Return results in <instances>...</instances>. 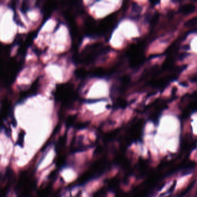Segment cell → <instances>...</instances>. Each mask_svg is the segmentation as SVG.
Returning a JSON list of instances; mask_svg holds the SVG:
<instances>
[{"label": "cell", "instance_id": "obj_1", "mask_svg": "<svg viewBox=\"0 0 197 197\" xmlns=\"http://www.w3.org/2000/svg\"><path fill=\"white\" fill-rule=\"evenodd\" d=\"M118 20L117 13H113L101 19L96 25V35L106 36L110 34L116 27Z\"/></svg>", "mask_w": 197, "mask_h": 197}, {"label": "cell", "instance_id": "obj_7", "mask_svg": "<svg viewBox=\"0 0 197 197\" xmlns=\"http://www.w3.org/2000/svg\"><path fill=\"white\" fill-rule=\"evenodd\" d=\"M197 17H195L191 19L190 20H188V21H186L185 23V26L187 27H192L197 25Z\"/></svg>", "mask_w": 197, "mask_h": 197}, {"label": "cell", "instance_id": "obj_6", "mask_svg": "<svg viewBox=\"0 0 197 197\" xmlns=\"http://www.w3.org/2000/svg\"><path fill=\"white\" fill-rule=\"evenodd\" d=\"M159 19V14H156L153 15V16L152 17L150 22V25L152 28H153L154 27L157 25Z\"/></svg>", "mask_w": 197, "mask_h": 197}, {"label": "cell", "instance_id": "obj_8", "mask_svg": "<svg viewBox=\"0 0 197 197\" xmlns=\"http://www.w3.org/2000/svg\"><path fill=\"white\" fill-rule=\"evenodd\" d=\"M24 135H25V133H24V131H21L19 134V137H18V140H17V145L21 147L23 146Z\"/></svg>", "mask_w": 197, "mask_h": 197}, {"label": "cell", "instance_id": "obj_5", "mask_svg": "<svg viewBox=\"0 0 197 197\" xmlns=\"http://www.w3.org/2000/svg\"><path fill=\"white\" fill-rule=\"evenodd\" d=\"M29 0H23L20 7L21 12L25 15L27 12V11L29 10Z\"/></svg>", "mask_w": 197, "mask_h": 197}, {"label": "cell", "instance_id": "obj_9", "mask_svg": "<svg viewBox=\"0 0 197 197\" xmlns=\"http://www.w3.org/2000/svg\"><path fill=\"white\" fill-rule=\"evenodd\" d=\"M23 39V35L22 34L17 35L15 37V40L13 41V44L14 45H19V44H21L22 43V41Z\"/></svg>", "mask_w": 197, "mask_h": 197}, {"label": "cell", "instance_id": "obj_4", "mask_svg": "<svg viewBox=\"0 0 197 197\" xmlns=\"http://www.w3.org/2000/svg\"><path fill=\"white\" fill-rule=\"evenodd\" d=\"M195 10V6L193 4H186L182 6L179 9V11L184 15H188L194 12Z\"/></svg>", "mask_w": 197, "mask_h": 197}, {"label": "cell", "instance_id": "obj_10", "mask_svg": "<svg viewBox=\"0 0 197 197\" xmlns=\"http://www.w3.org/2000/svg\"><path fill=\"white\" fill-rule=\"evenodd\" d=\"M13 20H14L15 22L16 23V24H17V25H19L21 26V27L24 26L23 23L21 21V19H20L19 16L17 15V14H15L14 17H13Z\"/></svg>", "mask_w": 197, "mask_h": 197}, {"label": "cell", "instance_id": "obj_13", "mask_svg": "<svg viewBox=\"0 0 197 197\" xmlns=\"http://www.w3.org/2000/svg\"><path fill=\"white\" fill-rule=\"evenodd\" d=\"M173 1H175V2H178L179 0H173Z\"/></svg>", "mask_w": 197, "mask_h": 197}, {"label": "cell", "instance_id": "obj_2", "mask_svg": "<svg viewBox=\"0 0 197 197\" xmlns=\"http://www.w3.org/2000/svg\"><path fill=\"white\" fill-rule=\"evenodd\" d=\"M96 21L92 16H87L84 24V31L85 34L88 36L96 35Z\"/></svg>", "mask_w": 197, "mask_h": 197}, {"label": "cell", "instance_id": "obj_3", "mask_svg": "<svg viewBox=\"0 0 197 197\" xmlns=\"http://www.w3.org/2000/svg\"><path fill=\"white\" fill-rule=\"evenodd\" d=\"M57 7V2L56 0H45L43 6L44 20H47Z\"/></svg>", "mask_w": 197, "mask_h": 197}, {"label": "cell", "instance_id": "obj_12", "mask_svg": "<svg viewBox=\"0 0 197 197\" xmlns=\"http://www.w3.org/2000/svg\"><path fill=\"white\" fill-rule=\"evenodd\" d=\"M150 3L153 5H156L158 4L160 0H149Z\"/></svg>", "mask_w": 197, "mask_h": 197}, {"label": "cell", "instance_id": "obj_11", "mask_svg": "<svg viewBox=\"0 0 197 197\" xmlns=\"http://www.w3.org/2000/svg\"><path fill=\"white\" fill-rule=\"evenodd\" d=\"M19 0H11V2L10 4V7L12 8L13 10H15L16 5L19 3Z\"/></svg>", "mask_w": 197, "mask_h": 197}]
</instances>
